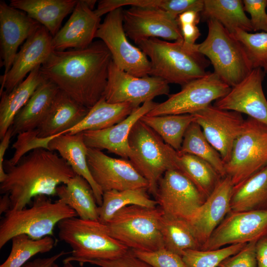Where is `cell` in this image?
I'll return each instance as SVG.
<instances>
[{
    "mask_svg": "<svg viewBox=\"0 0 267 267\" xmlns=\"http://www.w3.org/2000/svg\"><path fill=\"white\" fill-rule=\"evenodd\" d=\"M112 60L109 49L99 40L85 48L53 50L40 69L45 79L90 109L103 97Z\"/></svg>",
    "mask_w": 267,
    "mask_h": 267,
    "instance_id": "1",
    "label": "cell"
},
{
    "mask_svg": "<svg viewBox=\"0 0 267 267\" xmlns=\"http://www.w3.org/2000/svg\"><path fill=\"white\" fill-rule=\"evenodd\" d=\"M6 177L0 184L1 194H8L10 210L23 209L35 197L55 196L57 187L76 174L60 155L37 148L14 166L5 165Z\"/></svg>",
    "mask_w": 267,
    "mask_h": 267,
    "instance_id": "2",
    "label": "cell"
},
{
    "mask_svg": "<svg viewBox=\"0 0 267 267\" xmlns=\"http://www.w3.org/2000/svg\"><path fill=\"white\" fill-rule=\"evenodd\" d=\"M149 59L150 76L160 78L169 84L181 87L204 76L210 62L193 47L183 41L167 42L156 38L140 41L136 44Z\"/></svg>",
    "mask_w": 267,
    "mask_h": 267,
    "instance_id": "3",
    "label": "cell"
},
{
    "mask_svg": "<svg viewBox=\"0 0 267 267\" xmlns=\"http://www.w3.org/2000/svg\"><path fill=\"white\" fill-rule=\"evenodd\" d=\"M57 226L59 238L72 248V255L63 261L114 260L130 250L111 237L106 225L99 220L72 217L60 221Z\"/></svg>",
    "mask_w": 267,
    "mask_h": 267,
    "instance_id": "4",
    "label": "cell"
},
{
    "mask_svg": "<svg viewBox=\"0 0 267 267\" xmlns=\"http://www.w3.org/2000/svg\"><path fill=\"white\" fill-rule=\"evenodd\" d=\"M76 217L75 211L60 201L52 202L47 196H37L30 207L5 214L0 223V249L19 234L34 239L53 236L55 226L60 221Z\"/></svg>",
    "mask_w": 267,
    "mask_h": 267,
    "instance_id": "5",
    "label": "cell"
},
{
    "mask_svg": "<svg viewBox=\"0 0 267 267\" xmlns=\"http://www.w3.org/2000/svg\"><path fill=\"white\" fill-rule=\"evenodd\" d=\"M129 161L148 183V192L155 195L159 180L167 171L178 169V151L165 142L140 119L128 137Z\"/></svg>",
    "mask_w": 267,
    "mask_h": 267,
    "instance_id": "6",
    "label": "cell"
},
{
    "mask_svg": "<svg viewBox=\"0 0 267 267\" xmlns=\"http://www.w3.org/2000/svg\"><path fill=\"white\" fill-rule=\"evenodd\" d=\"M163 214L157 206L125 207L106 223L109 234L130 250L152 251L164 248L160 230Z\"/></svg>",
    "mask_w": 267,
    "mask_h": 267,
    "instance_id": "7",
    "label": "cell"
},
{
    "mask_svg": "<svg viewBox=\"0 0 267 267\" xmlns=\"http://www.w3.org/2000/svg\"><path fill=\"white\" fill-rule=\"evenodd\" d=\"M208 34L196 44L198 52L207 57L214 72L231 88L241 82L253 69L240 43L220 23L207 20Z\"/></svg>",
    "mask_w": 267,
    "mask_h": 267,
    "instance_id": "8",
    "label": "cell"
},
{
    "mask_svg": "<svg viewBox=\"0 0 267 267\" xmlns=\"http://www.w3.org/2000/svg\"><path fill=\"white\" fill-rule=\"evenodd\" d=\"M267 165V125L248 117L235 140L226 176L236 186Z\"/></svg>",
    "mask_w": 267,
    "mask_h": 267,
    "instance_id": "9",
    "label": "cell"
},
{
    "mask_svg": "<svg viewBox=\"0 0 267 267\" xmlns=\"http://www.w3.org/2000/svg\"><path fill=\"white\" fill-rule=\"evenodd\" d=\"M95 38L109 49L113 62L120 69L137 77L150 75L151 65L146 54L128 40L123 26V9L118 8L106 14Z\"/></svg>",
    "mask_w": 267,
    "mask_h": 267,
    "instance_id": "10",
    "label": "cell"
},
{
    "mask_svg": "<svg viewBox=\"0 0 267 267\" xmlns=\"http://www.w3.org/2000/svg\"><path fill=\"white\" fill-rule=\"evenodd\" d=\"M230 89L215 73L208 71L204 76L182 86L180 91L170 95L146 115L193 114L226 95Z\"/></svg>",
    "mask_w": 267,
    "mask_h": 267,
    "instance_id": "11",
    "label": "cell"
},
{
    "mask_svg": "<svg viewBox=\"0 0 267 267\" xmlns=\"http://www.w3.org/2000/svg\"><path fill=\"white\" fill-rule=\"evenodd\" d=\"M169 84L155 76H134L119 68L112 60L102 97L110 103H130L137 108L156 96L168 95Z\"/></svg>",
    "mask_w": 267,
    "mask_h": 267,
    "instance_id": "12",
    "label": "cell"
},
{
    "mask_svg": "<svg viewBox=\"0 0 267 267\" xmlns=\"http://www.w3.org/2000/svg\"><path fill=\"white\" fill-rule=\"evenodd\" d=\"M154 197L164 214L188 221L206 199L178 169L164 173L159 181Z\"/></svg>",
    "mask_w": 267,
    "mask_h": 267,
    "instance_id": "13",
    "label": "cell"
},
{
    "mask_svg": "<svg viewBox=\"0 0 267 267\" xmlns=\"http://www.w3.org/2000/svg\"><path fill=\"white\" fill-rule=\"evenodd\" d=\"M267 235V210L230 211L202 245L201 250L248 243Z\"/></svg>",
    "mask_w": 267,
    "mask_h": 267,
    "instance_id": "14",
    "label": "cell"
},
{
    "mask_svg": "<svg viewBox=\"0 0 267 267\" xmlns=\"http://www.w3.org/2000/svg\"><path fill=\"white\" fill-rule=\"evenodd\" d=\"M211 145L220 153L224 165L230 159L234 142L243 130L242 114L212 104L192 114Z\"/></svg>",
    "mask_w": 267,
    "mask_h": 267,
    "instance_id": "15",
    "label": "cell"
},
{
    "mask_svg": "<svg viewBox=\"0 0 267 267\" xmlns=\"http://www.w3.org/2000/svg\"><path fill=\"white\" fill-rule=\"evenodd\" d=\"M87 162L95 182L103 192L146 188L148 183L129 160L112 158L100 150L88 148Z\"/></svg>",
    "mask_w": 267,
    "mask_h": 267,
    "instance_id": "16",
    "label": "cell"
},
{
    "mask_svg": "<svg viewBox=\"0 0 267 267\" xmlns=\"http://www.w3.org/2000/svg\"><path fill=\"white\" fill-rule=\"evenodd\" d=\"M123 26L127 37L135 44L151 38L183 41L177 19L159 9L131 6L123 10Z\"/></svg>",
    "mask_w": 267,
    "mask_h": 267,
    "instance_id": "17",
    "label": "cell"
},
{
    "mask_svg": "<svg viewBox=\"0 0 267 267\" xmlns=\"http://www.w3.org/2000/svg\"><path fill=\"white\" fill-rule=\"evenodd\" d=\"M265 72L261 68L253 69L241 82L231 88L224 96L215 101L220 109L244 113L267 125V100L262 84Z\"/></svg>",
    "mask_w": 267,
    "mask_h": 267,
    "instance_id": "18",
    "label": "cell"
},
{
    "mask_svg": "<svg viewBox=\"0 0 267 267\" xmlns=\"http://www.w3.org/2000/svg\"><path fill=\"white\" fill-rule=\"evenodd\" d=\"M52 39L48 31L41 25L26 40L15 55L9 71L0 76V93L11 91L47 60L53 50Z\"/></svg>",
    "mask_w": 267,
    "mask_h": 267,
    "instance_id": "19",
    "label": "cell"
},
{
    "mask_svg": "<svg viewBox=\"0 0 267 267\" xmlns=\"http://www.w3.org/2000/svg\"><path fill=\"white\" fill-rule=\"evenodd\" d=\"M41 25L26 13L0 1V45L5 75L11 67L18 47Z\"/></svg>",
    "mask_w": 267,
    "mask_h": 267,
    "instance_id": "20",
    "label": "cell"
},
{
    "mask_svg": "<svg viewBox=\"0 0 267 267\" xmlns=\"http://www.w3.org/2000/svg\"><path fill=\"white\" fill-rule=\"evenodd\" d=\"M100 20V17L88 5L85 0H78L69 19L52 37L53 50L87 47L95 38Z\"/></svg>",
    "mask_w": 267,
    "mask_h": 267,
    "instance_id": "21",
    "label": "cell"
},
{
    "mask_svg": "<svg viewBox=\"0 0 267 267\" xmlns=\"http://www.w3.org/2000/svg\"><path fill=\"white\" fill-rule=\"evenodd\" d=\"M233 188L229 177L222 178L212 193L188 221L201 247L231 211Z\"/></svg>",
    "mask_w": 267,
    "mask_h": 267,
    "instance_id": "22",
    "label": "cell"
},
{
    "mask_svg": "<svg viewBox=\"0 0 267 267\" xmlns=\"http://www.w3.org/2000/svg\"><path fill=\"white\" fill-rule=\"evenodd\" d=\"M157 104L153 100L146 102L135 108L126 118L117 124L102 130L82 132L86 146L100 150L106 149L128 159L130 152L128 137L132 128Z\"/></svg>",
    "mask_w": 267,
    "mask_h": 267,
    "instance_id": "23",
    "label": "cell"
},
{
    "mask_svg": "<svg viewBox=\"0 0 267 267\" xmlns=\"http://www.w3.org/2000/svg\"><path fill=\"white\" fill-rule=\"evenodd\" d=\"M89 110L60 89L44 120L36 129L38 136L47 137L64 134L78 124Z\"/></svg>",
    "mask_w": 267,
    "mask_h": 267,
    "instance_id": "24",
    "label": "cell"
},
{
    "mask_svg": "<svg viewBox=\"0 0 267 267\" xmlns=\"http://www.w3.org/2000/svg\"><path fill=\"white\" fill-rule=\"evenodd\" d=\"M88 149L83 133L60 134L53 137L48 143L49 150L57 151L76 175L88 181L99 206L102 202L103 192L94 180L89 170L87 162Z\"/></svg>",
    "mask_w": 267,
    "mask_h": 267,
    "instance_id": "25",
    "label": "cell"
},
{
    "mask_svg": "<svg viewBox=\"0 0 267 267\" xmlns=\"http://www.w3.org/2000/svg\"><path fill=\"white\" fill-rule=\"evenodd\" d=\"M59 90L54 83L45 79L15 116L11 126L12 136L37 129Z\"/></svg>",
    "mask_w": 267,
    "mask_h": 267,
    "instance_id": "26",
    "label": "cell"
},
{
    "mask_svg": "<svg viewBox=\"0 0 267 267\" xmlns=\"http://www.w3.org/2000/svg\"><path fill=\"white\" fill-rule=\"evenodd\" d=\"M77 0H11L9 5L26 13L44 26L52 37L64 18L72 12Z\"/></svg>",
    "mask_w": 267,
    "mask_h": 267,
    "instance_id": "27",
    "label": "cell"
},
{
    "mask_svg": "<svg viewBox=\"0 0 267 267\" xmlns=\"http://www.w3.org/2000/svg\"><path fill=\"white\" fill-rule=\"evenodd\" d=\"M39 66L31 71L26 78L11 91H3L0 102V138H1L11 126L18 113L45 80Z\"/></svg>",
    "mask_w": 267,
    "mask_h": 267,
    "instance_id": "28",
    "label": "cell"
},
{
    "mask_svg": "<svg viewBox=\"0 0 267 267\" xmlns=\"http://www.w3.org/2000/svg\"><path fill=\"white\" fill-rule=\"evenodd\" d=\"M58 200L74 210L84 220H98V207L92 188L83 177L76 175L67 183L58 186Z\"/></svg>",
    "mask_w": 267,
    "mask_h": 267,
    "instance_id": "29",
    "label": "cell"
},
{
    "mask_svg": "<svg viewBox=\"0 0 267 267\" xmlns=\"http://www.w3.org/2000/svg\"><path fill=\"white\" fill-rule=\"evenodd\" d=\"M230 206L234 212L267 210V165L233 186Z\"/></svg>",
    "mask_w": 267,
    "mask_h": 267,
    "instance_id": "30",
    "label": "cell"
},
{
    "mask_svg": "<svg viewBox=\"0 0 267 267\" xmlns=\"http://www.w3.org/2000/svg\"><path fill=\"white\" fill-rule=\"evenodd\" d=\"M135 108L136 107L130 103L112 104L102 97L89 109L78 124L67 131L64 134H73L106 129L124 120Z\"/></svg>",
    "mask_w": 267,
    "mask_h": 267,
    "instance_id": "31",
    "label": "cell"
},
{
    "mask_svg": "<svg viewBox=\"0 0 267 267\" xmlns=\"http://www.w3.org/2000/svg\"><path fill=\"white\" fill-rule=\"evenodd\" d=\"M200 14L207 20L217 21L231 34L237 30L253 31L241 0H204Z\"/></svg>",
    "mask_w": 267,
    "mask_h": 267,
    "instance_id": "32",
    "label": "cell"
},
{
    "mask_svg": "<svg viewBox=\"0 0 267 267\" xmlns=\"http://www.w3.org/2000/svg\"><path fill=\"white\" fill-rule=\"evenodd\" d=\"M160 230L164 248L181 257L185 250H201V245L187 220L163 213Z\"/></svg>",
    "mask_w": 267,
    "mask_h": 267,
    "instance_id": "33",
    "label": "cell"
},
{
    "mask_svg": "<svg viewBox=\"0 0 267 267\" xmlns=\"http://www.w3.org/2000/svg\"><path fill=\"white\" fill-rule=\"evenodd\" d=\"M148 192L146 188L104 192L102 203L98 207V220L106 223L117 211L131 205L148 208L157 207V202L152 199Z\"/></svg>",
    "mask_w": 267,
    "mask_h": 267,
    "instance_id": "34",
    "label": "cell"
},
{
    "mask_svg": "<svg viewBox=\"0 0 267 267\" xmlns=\"http://www.w3.org/2000/svg\"><path fill=\"white\" fill-rule=\"evenodd\" d=\"M178 170L193 183L206 198L222 178L207 162L188 153L178 152Z\"/></svg>",
    "mask_w": 267,
    "mask_h": 267,
    "instance_id": "35",
    "label": "cell"
},
{
    "mask_svg": "<svg viewBox=\"0 0 267 267\" xmlns=\"http://www.w3.org/2000/svg\"><path fill=\"white\" fill-rule=\"evenodd\" d=\"M140 120L153 129L166 143L179 151L185 132L194 122L192 114L143 116Z\"/></svg>",
    "mask_w": 267,
    "mask_h": 267,
    "instance_id": "36",
    "label": "cell"
},
{
    "mask_svg": "<svg viewBox=\"0 0 267 267\" xmlns=\"http://www.w3.org/2000/svg\"><path fill=\"white\" fill-rule=\"evenodd\" d=\"M182 153L197 156L209 163L222 178L226 176L224 163L220 153L211 145L200 126L192 123L184 134L180 150Z\"/></svg>",
    "mask_w": 267,
    "mask_h": 267,
    "instance_id": "37",
    "label": "cell"
},
{
    "mask_svg": "<svg viewBox=\"0 0 267 267\" xmlns=\"http://www.w3.org/2000/svg\"><path fill=\"white\" fill-rule=\"evenodd\" d=\"M10 252L0 267H22L33 256L51 251L56 244L50 236L34 239L26 234L14 236L11 239Z\"/></svg>",
    "mask_w": 267,
    "mask_h": 267,
    "instance_id": "38",
    "label": "cell"
},
{
    "mask_svg": "<svg viewBox=\"0 0 267 267\" xmlns=\"http://www.w3.org/2000/svg\"><path fill=\"white\" fill-rule=\"evenodd\" d=\"M232 35L243 45L252 68L267 72V32L251 33L237 30Z\"/></svg>",
    "mask_w": 267,
    "mask_h": 267,
    "instance_id": "39",
    "label": "cell"
},
{
    "mask_svg": "<svg viewBox=\"0 0 267 267\" xmlns=\"http://www.w3.org/2000/svg\"><path fill=\"white\" fill-rule=\"evenodd\" d=\"M247 243L232 244L211 250H185L182 256L187 267H217L224 259L241 250Z\"/></svg>",
    "mask_w": 267,
    "mask_h": 267,
    "instance_id": "40",
    "label": "cell"
},
{
    "mask_svg": "<svg viewBox=\"0 0 267 267\" xmlns=\"http://www.w3.org/2000/svg\"><path fill=\"white\" fill-rule=\"evenodd\" d=\"M60 135L47 137H40L38 136L37 129L17 134L16 141L12 145L15 150L12 158L4 163L8 166L15 165L28 152L37 148L48 149V143L54 137Z\"/></svg>",
    "mask_w": 267,
    "mask_h": 267,
    "instance_id": "41",
    "label": "cell"
},
{
    "mask_svg": "<svg viewBox=\"0 0 267 267\" xmlns=\"http://www.w3.org/2000/svg\"><path fill=\"white\" fill-rule=\"evenodd\" d=\"M131 250L136 257L153 267H187L181 256L165 248L152 251Z\"/></svg>",
    "mask_w": 267,
    "mask_h": 267,
    "instance_id": "42",
    "label": "cell"
},
{
    "mask_svg": "<svg viewBox=\"0 0 267 267\" xmlns=\"http://www.w3.org/2000/svg\"><path fill=\"white\" fill-rule=\"evenodd\" d=\"M244 11L250 15V23L254 32H267V0H243Z\"/></svg>",
    "mask_w": 267,
    "mask_h": 267,
    "instance_id": "43",
    "label": "cell"
},
{
    "mask_svg": "<svg viewBox=\"0 0 267 267\" xmlns=\"http://www.w3.org/2000/svg\"><path fill=\"white\" fill-rule=\"evenodd\" d=\"M257 241L248 243L239 252L224 259L217 267H258L255 252Z\"/></svg>",
    "mask_w": 267,
    "mask_h": 267,
    "instance_id": "44",
    "label": "cell"
},
{
    "mask_svg": "<svg viewBox=\"0 0 267 267\" xmlns=\"http://www.w3.org/2000/svg\"><path fill=\"white\" fill-rule=\"evenodd\" d=\"M79 263H88L99 267H153L136 257L130 249L123 256L114 260H87Z\"/></svg>",
    "mask_w": 267,
    "mask_h": 267,
    "instance_id": "45",
    "label": "cell"
},
{
    "mask_svg": "<svg viewBox=\"0 0 267 267\" xmlns=\"http://www.w3.org/2000/svg\"><path fill=\"white\" fill-rule=\"evenodd\" d=\"M182 37L183 42L188 46L193 47L196 44V41L201 35L199 30L195 24H183L179 25Z\"/></svg>",
    "mask_w": 267,
    "mask_h": 267,
    "instance_id": "46",
    "label": "cell"
},
{
    "mask_svg": "<svg viewBox=\"0 0 267 267\" xmlns=\"http://www.w3.org/2000/svg\"><path fill=\"white\" fill-rule=\"evenodd\" d=\"M12 136H13L12 130L10 127L4 135L1 138L0 143V182L3 181L6 177V173L4 167V157Z\"/></svg>",
    "mask_w": 267,
    "mask_h": 267,
    "instance_id": "47",
    "label": "cell"
},
{
    "mask_svg": "<svg viewBox=\"0 0 267 267\" xmlns=\"http://www.w3.org/2000/svg\"><path fill=\"white\" fill-rule=\"evenodd\" d=\"M255 252L257 267H267V235L257 241Z\"/></svg>",
    "mask_w": 267,
    "mask_h": 267,
    "instance_id": "48",
    "label": "cell"
},
{
    "mask_svg": "<svg viewBox=\"0 0 267 267\" xmlns=\"http://www.w3.org/2000/svg\"><path fill=\"white\" fill-rule=\"evenodd\" d=\"M68 254V252L61 251L50 257L37 258L34 261L28 262L22 267H51L60 258Z\"/></svg>",
    "mask_w": 267,
    "mask_h": 267,
    "instance_id": "49",
    "label": "cell"
},
{
    "mask_svg": "<svg viewBox=\"0 0 267 267\" xmlns=\"http://www.w3.org/2000/svg\"><path fill=\"white\" fill-rule=\"evenodd\" d=\"M201 13L195 10L186 11L179 14L177 18L178 25L183 24H197L200 20Z\"/></svg>",
    "mask_w": 267,
    "mask_h": 267,
    "instance_id": "50",
    "label": "cell"
},
{
    "mask_svg": "<svg viewBox=\"0 0 267 267\" xmlns=\"http://www.w3.org/2000/svg\"><path fill=\"white\" fill-rule=\"evenodd\" d=\"M11 202L9 195L3 194L0 200V214L6 213L10 210Z\"/></svg>",
    "mask_w": 267,
    "mask_h": 267,
    "instance_id": "51",
    "label": "cell"
},
{
    "mask_svg": "<svg viewBox=\"0 0 267 267\" xmlns=\"http://www.w3.org/2000/svg\"><path fill=\"white\" fill-rule=\"evenodd\" d=\"M63 264L62 266H60L54 263L51 267H75L71 262H65L63 261Z\"/></svg>",
    "mask_w": 267,
    "mask_h": 267,
    "instance_id": "52",
    "label": "cell"
}]
</instances>
